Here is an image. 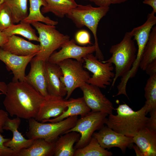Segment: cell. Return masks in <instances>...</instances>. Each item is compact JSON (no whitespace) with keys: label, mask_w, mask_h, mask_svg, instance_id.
Masks as SVG:
<instances>
[{"label":"cell","mask_w":156,"mask_h":156,"mask_svg":"<svg viewBox=\"0 0 156 156\" xmlns=\"http://www.w3.org/2000/svg\"><path fill=\"white\" fill-rule=\"evenodd\" d=\"M3 103L10 116L26 119L35 118L44 97L25 81L8 84Z\"/></svg>","instance_id":"6da1fadb"},{"label":"cell","mask_w":156,"mask_h":156,"mask_svg":"<svg viewBox=\"0 0 156 156\" xmlns=\"http://www.w3.org/2000/svg\"><path fill=\"white\" fill-rule=\"evenodd\" d=\"M117 114L108 115L105 125L116 132L133 138L146 126L149 118L144 105L135 111L126 103L120 105L116 109Z\"/></svg>","instance_id":"7a4b0ae2"},{"label":"cell","mask_w":156,"mask_h":156,"mask_svg":"<svg viewBox=\"0 0 156 156\" xmlns=\"http://www.w3.org/2000/svg\"><path fill=\"white\" fill-rule=\"evenodd\" d=\"M109 9V7H94L91 4H78L66 16L71 20L77 27L80 28L85 26L91 31L94 39L95 56L102 61L104 60V57L98 43L97 27L99 21L106 15Z\"/></svg>","instance_id":"3957f363"},{"label":"cell","mask_w":156,"mask_h":156,"mask_svg":"<svg viewBox=\"0 0 156 156\" xmlns=\"http://www.w3.org/2000/svg\"><path fill=\"white\" fill-rule=\"evenodd\" d=\"M132 38L129 32H126L119 43L111 46L109 50L111 56L107 60L102 61L115 65V72L111 87H114L119 77L129 71L136 59L137 50Z\"/></svg>","instance_id":"277c9868"},{"label":"cell","mask_w":156,"mask_h":156,"mask_svg":"<svg viewBox=\"0 0 156 156\" xmlns=\"http://www.w3.org/2000/svg\"><path fill=\"white\" fill-rule=\"evenodd\" d=\"M78 119V116H74L58 122L46 123L31 118L28 120V130L26 135L29 139L41 138L55 142L60 135L74 127Z\"/></svg>","instance_id":"5b68a950"},{"label":"cell","mask_w":156,"mask_h":156,"mask_svg":"<svg viewBox=\"0 0 156 156\" xmlns=\"http://www.w3.org/2000/svg\"><path fill=\"white\" fill-rule=\"evenodd\" d=\"M39 34L40 50L33 58L37 60L47 61L52 54L70 40V36L57 30L55 26L47 25L39 22L31 23Z\"/></svg>","instance_id":"8992f818"},{"label":"cell","mask_w":156,"mask_h":156,"mask_svg":"<svg viewBox=\"0 0 156 156\" xmlns=\"http://www.w3.org/2000/svg\"><path fill=\"white\" fill-rule=\"evenodd\" d=\"M108 115L103 112L91 111L78 119L74 127L66 133L75 131L80 134L79 139L74 147L75 150L83 147L89 143L93 133L104 126Z\"/></svg>","instance_id":"52a82bcc"},{"label":"cell","mask_w":156,"mask_h":156,"mask_svg":"<svg viewBox=\"0 0 156 156\" xmlns=\"http://www.w3.org/2000/svg\"><path fill=\"white\" fill-rule=\"evenodd\" d=\"M82 62L69 59L64 60L58 65L61 69L62 76L61 80L67 92L65 98L68 100L74 90L87 83L90 76L83 67Z\"/></svg>","instance_id":"ba28073f"},{"label":"cell","mask_w":156,"mask_h":156,"mask_svg":"<svg viewBox=\"0 0 156 156\" xmlns=\"http://www.w3.org/2000/svg\"><path fill=\"white\" fill-rule=\"evenodd\" d=\"M83 60L84 68L93 74L87 83L102 88L111 84L115 76L112 64L103 62L92 53L87 55Z\"/></svg>","instance_id":"9c48e42d"},{"label":"cell","mask_w":156,"mask_h":156,"mask_svg":"<svg viewBox=\"0 0 156 156\" xmlns=\"http://www.w3.org/2000/svg\"><path fill=\"white\" fill-rule=\"evenodd\" d=\"M61 47L60 51L54 52L52 54L48 61L58 64L64 60L71 59L83 62V58L85 56L96 51L94 44L87 47L79 46L76 44V41L73 39L65 42Z\"/></svg>","instance_id":"30bf717a"},{"label":"cell","mask_w":156,"mask_h":156,"mask_svg":"<svg viewBox=\"0 0 156 156\" xmlns=\"http://www.w3.org/2000/svg\"><path fill=\"white\" fill-rule=\"evenodd\" d=\"M80 88L83 97L88 106L93 112H102L108 115L115 109L111 102L101 91L98 87L87 83Z\"/></svg>","instance_id":"8fae6325"},{"label":"cell","mask_w":156,"mask_h":156,"mask_svg":"<svg viewBox=\"0 0 156 156\" xmlns=\"http://www.w3.org/2000/svg\"><path fill=\"white\" fill-rule=\"evenodd\" d=\"M92 137L97 140L103 148L109 149L117 147L123 153H125L127 148L133 143L132 138L118 133L107 126H104L97 132H94Z\"/></svg>","instance_id":"7c38bea8"},{"label":"cell","mask_w":156,"mask_h":156,"mask_svg":"<svg viewBox=\"0 0 156 156\" xmlns=\"http://www.w3.org/2000/svg\"><path fill=\"white\" fill-rule=\"evenodd\" d=\"M44 97L38 112L34 118L40 122L60 116L66 109L72 100L71 99L66 100L63 97L49 94Z\"/></svg>","instance_id":"4fadbf2b"},{"label":"cell","mask_w":156,"mask_h":156,"mask_svg":"<svg viewBox=\"0 0 156 156\" xmlns=\"http://www.w3.org/2000/svg\"><path fill=\"white\" fill-rule=\"evenodd\" d=\"M36 55L20 56L3 50L0 47V60L5 64L9 71L13 74L12 81H25V71L27 66Z\"/></svg>","instance_id":"5bb4252c"},{"label":"cell","mask_w":156,"mask_h":156,"mask_svg":"<svg viewBox=\"0 0 156 156\" xmlns=\"http://www.w3.org/2000/svg\"><path fill=\"white\" fill-rule=\"evenodd\" d=\"M155 14L152 12L148 13L147 20L144 24L129 32L131 36L133 38V39L136 41L138 45L136 57L133 63L135 66L140 65L144 48L152 29L156 23V17Z\"/></svg>","instance_id":"9a60e30c"},{"label":"cell","mask_w":156,"mask_h":156,"mask_svg":"<svg viewBox=\"0 0 156 156\" xmlns=\"http://www.w3.org/2000/svg\"><path fill=\"white\" fill-rule=\"evenodd\" d=\"M44 68L48 94L63 97L66 95L65 86L61 79L62 73L58 65L47 61Z\"/></svg>","instance_id":"2e32d148"},{"label":"cell","mask_w":156,"mask_h":156,"mask_svg":"<svg viewBox=\"0 0 156 156\" xmlns=\"http://www.w3.org/2000/svg\"><path fill=\"white\" fill-rule=\"evenodd\" d=\"M45 62L32 59L30 68L26 75L25 81L44 97L48 94L45 71Z\"/></svg>","instance_id":"e0dca14e"},{"label":"cell","mask_w":156,"mask_h":156,"mask_svg":"<svg viewBox=\"0 0 156 156\" xmlns=\"http://www.w3.org/2000/svg\"><path fill=\"white\" fill-rule=\"evenodd\" d=\"M21 123V118L18 117H16L13 119L9 118L3 127L4 130H10L12 133V138L5 142L4 144L14 151L15 156L22 150L30 146L34 140V139L25 138L19 132L18 129Z\"/></svg>","instance_id":"ac0fdd59"},{"label":"cell","mask_w":156,"mask_h":156,"mask_svg":"<svg viewBox=\"0 0 156 156\" xmlns=\"http://www.w3.org/2000/svg\"><path fill=\"white\" fill-rule=\"evenodd\" d=\"M4 50L20 56H27L37 54L40 46L27 41L15 35L9 37L7 42L0 47Z\"/></svg>","instance_id":"d6986e66"},{"label":"cell","mask_w":156,"mask_h":156,"mask_svg":"<svg viewBox=\"0 0 156 156\" xmlns=\"http://www.w3.org/2000/svg\"><path fill=\"white\" fill-rule=\"evenodd\" d=\"M143 156L156 155V131L145 127L132 138Z\"/></svg>","instance_id":"ffe728a7"},{"label":"cell","mask_w":156,"mask_h":156,"mask_svg":"<svg viewBox=\"0 0 156 156\" xmlns=\"http://www.w3.org/2000/svg\"><path fill=\"white\" fill-rule=\"evenodd\" d=\"M80 135L71 131L60 135L54 143V156H74V144L79 139Z\"/></svg>","instance_id":"44dd1931"},{"label":"cell","mask_w":156,"mask_h":156,"mask_svg":"<svg viewBox=\"0 0 156 156\" xmlns=\"http://www.w3.org/2000/svg\"><path fill=\"white\" fill-rule=\"evenodd\" d=\"M71 101L66 109L59 116L45 120L42 122H56L62 121L68 117L80 115L81 117L89 113L91 110L86 104L83 97L77 99L71 98Z\"/></svg>","instance_id":"7402d4cb"},{"label":"cell","mask_w":156,"mask_h":156,"mask_svg":"<svg viewBox=\"0 0 156 156\" xmlns=\"http://www.w3.org/2000/svg\"><path fill=\"white\" fill-rule=\"evenodd\" d=\"M55 142H50L43 139H34L31 145L23 149L16 156H51L54 155Z\"/></svg>","instance_id":"603a6c76"},{"label":"cell","mask_w":156,"mask_h":156,"mask_svg":"<svg viewBox=\"0 0 156 156\" xmlns=\"http://www.w3.org/2000/svg\"><path fill=\"white\" fill-rule=\"evenodd\" d=\"M47 5L41 8L42 14L49 12L62 18L73 8L77 6L75 0H45Z\"/></svg>","instance_id":"cb8c5ba5"},{"label":"cell","mask_w":156,"mask_h":156,"mask_svg":"<svg viewBox=\"0 0 156 156\" xmlns=\"http://www.w3.org/2000/svg\"><path fill=\"white\" fill-rule=\"evenodd\" d=\"M30 4L29 12L27 17L23 20L30 24L39 22L45 24L55 26L58 22L51 19L48 16H44L41 12L40 8L45 6L47 3L45 0H29Z\"/></svg>","instance_id":"d4e9b609"},{"label":"cell","mask_w":156,"mask_h":156,"mask_svg":"<svg viewBox=\"0 0 156 156\" xmlns=\"http://www.w3.org/2000/svg\"><path fill=\"white\" fill-rule=\"evenodd\" d=\"M156 61V26L153 27L145 46L140 64V67L145 71L147 66Z\"/></svg>","instance_id":"484cf974"},{"label":"cell","mask_w":156,"mask_h":156,"mask_svg":"<svg viewBox=\"0 0 156 156\" xmlns=\"http://www.w3.org/2000/svg\"><path fill=\"white\" fill-rule=\"evenodd\" d=\"M3 32L8 37L12 35H21L29 40L39 42V37L36 35L35 30L31 24L22 21L17 25L14 24Z\"/></svg>","instance_id":"4316f807"},{"label":"cell","mask_w":156,"mask_h":156,"mask_svg":"<svg viewBox=\"0 0 156 156\" xmlns=\"http://www.w3.org/2000/svg\"><path fill=\"white\" fill-rule=\"evenodd\" d=\"M112 155L111 152L102 147L97 140L92 137L87 145L75 150L74 156H111Z\"/></svg>","instance_id":"83f0119b"},{"label":"cell","mask_w":156,"mask_h":156,"mask_svg":"<svg viewBox=\"0 0 156 156\" xmlns=\"http://www.w3.org/2000/svg\"><path fill=\"white\" fill-rule=\"evenodd\" d=\"M11 12L14 23H18L28 16V0H3Z\"/></svg>","instance_id":"f1b7e54d"},{"label":"cell","mask_w":156,"mask_h":156,"mask_svg":"<svg viewBox=\"0 0 156 156\" xmlns=\"http://www.w3.org/2000/svg\"><path fill=\"white\" fill-rule=\"evenodd\" d=\"M144 90L146 101L144 106L147 114L156 109V73L149 75Z\"/></svg>","instance_id":"f546056e"},{"label":"cell","mask_w":156,"mask_h":156,"mask_svg":"<svg viewBox=\"0 0 156 156\" xmlns=\"http://www.w3.org/2000/svg\"><path fill=\"white\" fill-rule=\"evenodd\" d=\"M14 24L10 10L3 1L0 3V31H3Z\"/></svg>","instance_id":"4dcf8cb0"},{"label":"cell","mask_w":156,"mask_h":156,"mask_svg":"<svg viewBox=\"0 0 156 156\" xmlns=\"http://www.w3.org/2000/svg\"><path fill=\"white\" fill-rule=\"evenodd\" d=\"M10 140L5 138L0 133V154L1 156H15L14 151L10 148L5 146L4 144Z\"/></svg>","instance_id":"1f68e13d"},{"label":"cell","mask_w":156,"mask_h":156,"mask_svg":"<svg viewBox=\"0 0 156 156\" xmlns=\"http://www.w3.org/2000/svg\"><path fill=\"white\" fill-rule=\"evenodd\" d=\"M75 41L79 44L84 45L91 44L90 34L86 30L78 31L75 35Z\"/></svg>","instance_id":"d6a6232c"},{"label":"cell","mask_w":156,"mask_h":156,"mask_svg":"<svg viewBox=\"0 0 156 156\" xmlns=\"http://www.w3.org/2000/svg\"><path fill=\"white\" fill-rule=\"evenodd\" d=\"M93 2L98 6L109 7L112 4H120L128 0H84Z\"/></svg>","instance_id":"836d02e7"},{"label":"cell","mask_w":156,"mask_h":156,"mask_svg":"<svg viewBox=\"0 0 156 156\" xmlns=\"http://www.w3.org/2000/svg\"><path fill=\"white\" fill-rule=\"evenodd\" d=\"M149 112L150 117L149 118L146 127L156 131V109Z\"/></svg>","instance_id":"e575fe53"},{"label":"cell","mask_w":156,"mask_h":156,"mask_svg":"<svg viewBox=\"0 0 156 156\" xmlns=\"http://www.w3.org/2000/svg\"><path fill=\"white\" fill-rule=\"evenodd\" d=\"M9 118L8 113L6 111L0 109V133L3 132V127L5 123Z\"/></svg>","instance_id":"d590c367"},{"label":"cell","mask_w":156,"mask_h":156,"mask_svg":"<svg viewBox=\"0 0 156 156\" xmlns=\"http://www.w3.org/2000/svg\"><path fill=\"white\" fill-rule=\"evenodd\" d=\"M149 75L156 73V61L149 64L145 70Z\"/></svg>","instance_id":"8d00e7d4"},{"label":"cell","mask_w":156,"mask_h":156,"mask_svg":"<svg viewBox=\"0 0 156 156\" xmlns=\"http://www.w3.org/2000/svg\"><path fill=\"white\" fill-rule=\"evenodd\" d=\"M144 4L150 6L153 9L152 12L156 13V0H144L143 1Z\"/></svg>","instance_id":"74e56055"},{"label":"cell","mask_w":156,"mask_h":156,"mask_svg":"<svg viewBox=\"0 0 156 156\" xmlns=\"http://www.w3.org/2000/svg\"><path fill=\"white\" fill-rule=\"evenodd\" d=\"M8 38L3 31H0V47L7 42Z\"/></svg>","instance_id":"f35d334b"},{"label":"cell","mask_w":156,"mask_h":156,"mask_svg":"<svg viewBox=\"0 0 156 156\" xmlns=\"http://www.w3.org/2000/svg\"><path fill=\"white\" fill-rule=\"evenodd\" d=\"M8 89V86L5 82L0 81V91L5 95Z\"/></svg>","instance_id":"ab89813d"},{"label":"cell","mask_w":156,"mask_h":156,"mask_svg":"<svg viewBox=\"0 0 156 156\" xmlns=\"http://www.w3.org/2000/svg\"><path fill=\"white\" fill-rule=\"evenodd\" d=\"M133 147L135 151L137 156H143L142 153L137 145L136 146H133Z\"/></svg>","instance_id":"60d3db41"},{"label":"cell","mask_w":156,"mask_h":156,"mask_svg":"<svg viewBox=\"0 0 156 156\" xmlns=\"http://www.w3.org/2000/svg\"><path fill=\"white\" fill-rule=\"evenodd\" d=\"M3 1V0H0V3Z\"/></svg>","instance_id":"b9f144b4"},{"label":"cell","mask_w":156,"mask_h":156,"mask_svg":"<svg viewBox=\"0 0 156 156\" xmlns=\"http://www.w3.org/2000/svg\"><path fill=\"white\" fill-rule=\"evenodd\" d=\"M2 94H3L2 93L1 91H0V95Z\"/></svg>","instance_id":"7bdbcfd3"},{"label":"cell","mask_w":156,"mask_h":156,"mask_svg":"<svg viewBox=\"0 0 156 156\" xmlns=\"http://www.w3.org/2000/svg\"><path fill=\"white\" fill-rule=\"evenodd\" d=\"M0 156H1L0 154Z\"/></svg>","instance_id":"ee69618b"}]
</instances>
